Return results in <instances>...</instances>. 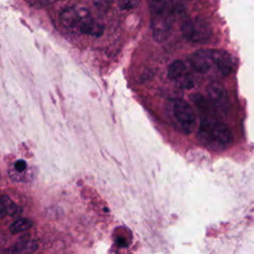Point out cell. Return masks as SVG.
<instances>
[{
  "instance_id": "obj_1",
  "label": "cell",
  "mask_w": 254,
  "mask_h": 254,
  "mask_svg": "<svg viewBox=\"0 0 254 254\" xmlns=\"http://www.w3.org/2000/svg\"><path fill=\"white\" fill-rule=\"evenodd\" d=\"M151 29L157 42H165L172 33L175 16L183 12L182 5L168 1H153L150 3Z\"/></svg>"
},
{
  "instance_id": "obj_2",
  "label": "cell",
  "mask_w": 254,
  "mask_h": 254,
  "mask_svg": "<svg viewBox=\"0 0 254 254\" xmlns=\"http://www.w3.org/2000/svg\"><path fill=\"white\" fill-rule=\"evenodd\" d=\"M198 138L206 146L213 149H225L233 142L230 128L212 115L201 116Z\"/></svg>"
},
{
  "instance_id": "obj_3",
  "label": "cell",
  "mask_w": 254,
  "mask_h": 254,
  "mask_svg": "<svg viewBox=\"0 0 254 254\" xmlns=\"http://www.w3.org/2000/svg\"><path fill=\"white\" fill-rule=\"evenodd\" d=\"M181 30L185 38L199 44L208 43L212 36L210 24L204 18L199 16L194 19H185L182 23Z\"/></svg>"
},
{
  "instance_id": "obj_4",
  "label": "cell",
  "mask_w": 254,
  "mask_h": 254,
  "mask_svg": "<svg viewBox=\"0 0 254 254\" xmlns=\"http://www.w3.org/2000/svg\"><path fill=\"white\" fill-rule=\"evenodd\" d=\"M174 114L180 123L184 133L190 134L195 127V114L190 105L184 99H177L174 102Z\"/></svg>"
},
{
  "instance_id": "obj_5",
  "label": "cell",
  "mask_w": 254,
  "mask_h": 254,
  "mask_svg": "<svg viewBox=\"0 0 254 254\" xmlns=\"http://www.w3.org/2000/svg\"><path fill=\"white\" fill-rule=\"evenodd\" d=\"M168 76L181 88L190 89L193 87V79L191 78L185 63L181 60H176L170 64L168 67Z\"/></svg>"
},
{
  "instance_id": "obj_6",
  "label": "cell",
  "mask_w": 254,
  "mask_h": 254,
  "mask_svg": "<svg viewBox=\"0 0 254 254\" xmlns=\"http://www.w3.org/2000/svg\"><path fill=\"white\" fill-rule=\"evenodd\" d=\"M207 96L210 103L219 111L226 112L229 107V100L224 86L217 82H211L207 87Z\"/></svg>"
},
{
  "instance_id": "obj_7",
  "label": "cell",
  "mask_w": 254,
  "mask_h": 254,
  "mask_svg": "<svg viewBox=\"0 0 254 254\" xmlns=\"http://www.w3.org/2000/svg\"><path fill=\"white\" fill-rule=\"evenodd\" d=\"M190 62L192 65V67L200 72V73H206L209 71L210 67L213 64L212 61V52L211 50H198L194 52L190 58Z\"/></svg>"
},
{
  "instance_id": "obj_8",
  "label": "cell",
  "mask_w": 254,
  "mask_h": 254,
  "mask_svg": "<svg viewBox=\"0 0 254 254\" xmlns=\"http://www.w3.org/2000/svg\"><path fill=\"white\" fill-rule=\"evenodd\" d=\"M212 61L216 69L222 76L228 75L232 71L233 63L230 54L222 50H211Z\"/></svg>"
},
{
  "instance_id": "obj_9",
  "label": "cell",
  "mask_w": 254,
  "mask_h": 254,
  "mask_svg": "<svg viewBox=\"0 0 254 254\" xmlns=\"http://www.w3.org/2000/svg\"><path fill=\"white\" fill-rule=\"evenodd\" d=\"M61 23L67 29H79L81 25V16L76 8H65L60 13Z\"/></svg>"
},
{
  "instance_id": "obj_10",
  "label": "cell",
  "mask_w": 254,
  "mask_h": 254,
  "mask_svg": "<svg viewBox=\"0 0 254 254\" xmlns=\"http://www.w3.org/2000/svg\"><path fill=\"white\" fill-rule=\"evenodd\" d=\"M0 200L2 202L4 211H5L6 214H8V215H16V214H18L21 211L19 206L9 196L2 195L0 197Z\"/></svg>"
},
{
  "instance_id": "obj_11",
  "label": "cell",
  "mask_w": 254,
  "mask_h": 254,
  "mask_svg": "<svg viewBox=\"0 0 254 254\" xmlns=\"http://www.w3.org/2000/svg\"><path fill=\"white\" fill-rule=\"evenodd\" d=\"M37 248V244L34 241H26L19 243L16 245V247L12 250H10L11 254H30L34 252Z\"/></svg>"
},
{
  "instance_id": "obj_12",
  "label": "cell",
  "mask_w": 254,
  "mask_h": 254,
  "mask_svg": "<svg viewBox=\"0 0 254 254\" xmlns=\"http://www.w3.org/2000/svg\"><path fill=\"white\" fill-rule=\"evenodd\" d=\"M32 225H33V222L30 219L20 218V219H17L16 221H14L10 225V231H11V233L16 234V233H19V232L29 229L30 227H32Z\"/></svg>"
},
{
  "instance_id": "obj_13",
  "label": "cell",
  "mask_w": 254,
  "mask_h": 254,
  "mask_svg": "<svg viewBox=\"0 0 254 254\" xmlns=\"http://www.w3.org/2000/svg\"><path fill=\"white\" fill-rule=\"evenodd\" d=\"M9 176L12 180L16 181V182H27L30 180V172L27 170L26 172L23 173H19L17 171H15L12 167L9 169Z\"/></svg>"
},
{
  "instance_id": "obj_14",
  "label": "cell",
  "mask_w": 254,
  "mask_h": 254,
  "mask_svg": "<svg viewBox=\"0 0 254 254\" xmlns=\"http://www.w3.org/2000/svg\"><path fill=\"white\" fill-rule=\"evenodd\" d=\"M12 168L19 173H23L28 170V165H27L26 161H24V160H17L14 163V165L12 166Z\"/></svg>"
},
{
  "instance_id": "obj_15",
  "label": "cell",
  "mask_w": 254,
  "mask_h": 254,
  "mask_svg": "<svg viewBox=\"0 0 254 254\" xmlns=\"http://www.w3.org/2000/svg\"><path fill=\"white\" fill-rule=\"evenodd\" d=\"M138 4H139L138 2H124L120 6H121L122 9H130V8H133L134 6H136Z\"/></svg>"
},
{
  "instance_id": "obj_16",
  "label": "cell",
  "mask_w": 254,
  "mask_h": 254,
  "mask_svg": "<svg viewBox=\"0 0 254 254\" xmlns=\"http://www.w3.org/2000/svg\"><path fill=\"white\" fill-rule=\"evenodd\" d=\"M4 215H6V213H5V211H4V208H3L2 202H1V200H0V218H1V217H3Z\"/></svg>"
}]
</instances>
